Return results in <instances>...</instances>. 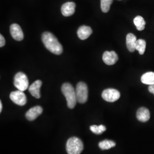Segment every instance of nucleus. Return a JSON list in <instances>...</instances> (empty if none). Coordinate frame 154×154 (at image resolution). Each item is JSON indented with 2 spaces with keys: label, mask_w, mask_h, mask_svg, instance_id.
I'll use <instances>...</instances> for the list:
<instances>
[{
  "label": "nucleus",
  "mask_w": 154,
  "mask_h": 154,
  "mask_svg": "<svg viewBox=\"0 0 154 154\" xmlns=\"http://www.w3.org/2000/svg\"><path fill=\"white\" fill-rule=\"evenodd\" d=\"M42 41L45 48L56 55H60L63 51L62 46L58 40L50 32H45L42 35Z\"/></svg>",
  "instance_id": "nucleus-1"
},
{
  "label": "nucleus",
  "mask_w": 154,
  "mask_h": 154,
  "mask_svg": "<svg viewBox=\"0 0 154 154\" xmlns=\"http://www.w3.org/2000/svg\"><path fill=\"white\" fill-rule=\"evenodd\" d=\"M61 90L66 98L67 107L72 109L75 107L77 103L76 92L74 88L69 83H65L62 86Z\"/></svg>",
  "instance_id": "nucleus-2"
},
{
  "label": "nucleus",
  "mask_w": 154,
  "mask_h": 154,
  "mask_svg": "<svg viewBox=\"0 0 154 154\" xmlns=\"http://www.w3.org/2000/svg\"><path fill=\"white\" fill-rule=\"evenodd\" d=\"M83 149L82 140L77 137H72L66 143V151L68 154H80Z\"/></svg>",
  "instance_id": "nucleus-3"
},
{
  "label": "nucleus",
  "mask_w": 154,
  "mask_h": 154,
  "mask_svg": "<svg viewBox=\"0 0 154 154\" xmlns=\"http://www.w3.org/2000/svg\"><path fill=\"white\" fill-rule=\"evenodd\" d=\"M76 96L77 102L79 103H85L88 99V88L86 83L80 82L76 87Z\"/></svg>",
  "instance_id": "nucleus-4"
},
{
  "label": "nucleus",
  "mask_w": 154,
  "mask_h": 154,
  "mask_svg": "<svg viewBox=\"0 0 154 154\" xmlns=\"http://www.w3.org/2000/svg\"><path fill=\"white\" fill-rule=\"evenodd\" d=\"M14 86L18 90L24 91L29 88V80L28 77L22 72L17 73L14 78Z\"/></svg>",
  "instance_id": "nucleus-5"
},
{
  "label": "nucleus",
  "mask_w": 154,
  "mask_h": 154,
  "mask_svg": "<svg viewBox=\"0 0 154 154\" xmlns=\"http://www.w3.org/2000/svg\"><path fill=\"white\" fill-rule=\"evenodd\" d=\"M121 94L119 91L114 88H107L105 90L102 94V97L106 101L114 102L119 99Z\"/></svg>",
  "instance_id": "nucleus-6"
},
{
  "label": "nucleus",
  "mask_w": 154,
  "mask_h": 154,
  "mask_svg": "<svg viewBox=\"0 0 154 154\" xmlns=\"http://www.w3.org/2000/svg\"><path fill=\"white\" fill-rule=\"evenodd\" d=\"M10 98L15 104L19 106H24L27 102L26 95L20 90L11 92L10 94Z\"/></svg>",
  "instance_id": "nucleus-7"
},
{
  "label": "nucleus",
  "mask_w": 154,
  "mask_h": 154,
  "mask_svg": "<svg viewBox=\"0 0 154 154\" xmlns=\"http://www.w3.org/2000/svg\"><path fill=\"white\" fill-rule=\"evenodd\" d=\"M102 60L107 65H114L118 60V56L115 51H106L103 54Z\"/></svg>",
  "instance_id": "nucleus-8"
},
{
  "label": "nucleus",
  "mask_w": 154,
  "mask_h": 154,
  "mask_svg": "<svg viewBox=\"0 0 154 154\" xmlns=\"http://www.w3.org/2000/svg\"><path fill=\"white\" fill-rule=\"evenodd\" d=\"M42 108L41 106H37L28 110L25 114V117L28 121H33L42 113Z\"/></svg>",
  "instance_id": "nucleus-9"
},
{
  "label": "nucleus",
  "mask_w": 154,
  "mask_h": 154,
  "mask_svg": "<svg viewBox=\"0 0 154 154\" xmlns=\"http://www.w3.org/2000/svg\"><path fill=\"white\" fill-rule=\"evenodd\" d=\"M11 34V36L15 40L20 41H22L23 39V33L22 32V29L20 25L16 23H13L11 26L10 28Z\"/></svg>",
  "instance_id": "nucleus-10"
},
{
  "label": "nucleus",
  "mask_w": 154,
  "mask_h": 154,
  "mask_svg": "<svg viewBox=\"0 0 154 154\" xmlns=\"http://www.w3.org/2000/svg\"><path fill=\"white\" fill-rule=\"evenodd\" d=\"M75 9V4L73 2H67L61 7V12L65 17L71 16Z\"/></svg>",
  "instance_id": "nucleus-11"
},
{
  "label": "nucleus",
  "mask_w": 154,
  "mask_h": 154,
  "mask_svg": "<svg viewBox=\"0 0 154 154\" xmlns=\"http://www.w3.org/2000/svg\"><path fill=\"white\" fill-rule=\"evenodd\" d=\"M42 82L40 80H37L33 83L29 88V91L32 95L37 99H39L41 97L40 88L42 86Z\"/></svg>",
  "instance_id": "nucleus-12"
},
{
  "label": "nucleus",
  "mask_w": 154,
  "mask_h": 154,
  "mask_svg": "<svg viewBox=\"0 0 154 154\" xmlns=\"http://www.w3.org/2000/svg\"><path fill=\"white\" fill-rule=\"evenodd\" d=\"M92 33H93V30L89 26L83 25L79 27L78 29L77 35L79 38L82 40H85L88 38Z\"/></svg>",
  "instance_id": "nucleus-13"
},
{
  "label": "nucleus",
  "mask_w": 154,
  "mask_h": 154,
  "mask_svg": "<svg viewBox=\"0 0 154 154\" xmlns=\"http://www.w3.org/2000/svg\"><path fill=\"white\" fill-rule=\"evenodd\" d=\"M137 118L138 121L142 122H146L150 118V113L149 110L146 107H140L137 112Z\"/></svg>",
  "instance_id": "nucleus-14"
},
{
  "label": "nucleus",
  "mask_w": 154,
  "mask_h": 154,
  "mask_svg": "<svg viewBox=\"0 0 154 154\" xmlns=\"http://www.w3.org/2000/svg\"><path fill=\"white\" fill-rule=\"evenodd\" d=\"M137 41V37L133 34L129 33L127 34L126 37V45L129 51L134 52L135 51Z\"/></svg>",
  "instance_id": "nucleus-15"
},
{
  "label": "nucleus",
  "mask_w": 154,
  "mask_h": 154,
  "mask_svg": "<svg viewBox=\"0 0 154 154\" xmlns=\"http://www.w3.org/2000/svg\"><path fill=\"white\" fill-rule=\"evenodd\" d=\"M141 81L145 85H154V72H148L144 74L141 77Z\"/></svg>",
  "instance_id": "nucleus-16"
},
{
  "label": "nucleus",
  "mask_w": 154,
  "mask_h": 154,
  "mask_svg": "<svg viewBox=\"0 0 154 154\" xmlns=\"http://www.w3.org/2000/svg\"><path fill=\"white\" fill-rule=\"evenodd\" d=\"M134 23L138 30L142 31L144 29L146 22L142 17L140 16L136 17L134 20Z\"/></svg>",
  "instance_id": "nucleus-17"
},
{
  "label": "nucleus",
  "mask_w": 154,
  "mask_h": 154,
  "mask_svg": "<svg viewBox=\"0 0 154 154\" xmlns=\"http://www.w3.org/2000/svg\"><path fill=\"white\" fill-rule=\"evenodd\" d=\"M116 145V143L114 141L110 140H105L99 143V148L102 150L109 149L115 147Z\"/></svg>",
  "instance_id": "nucleus-18"
},
{
  "label": "nucleus",
  "mask_w": 154,
  "mask_h": 154,
  "mask_svg": "<svg viewBox=\"0 0 154 154\" xmlns=\"http://www.w3.org/2000/svg\"><path fill=\"white\" fill-rule=\"evenodd\" d=\"M146 42L144 39H139L137 40L135 45V50H138L139 53L140 55H143L144 53V51L146 50Z\"/></svg>",
  "instance_id": "nucleus-19"
},
{
  "label": "nucleus",
  "mask_w": 154,
  "mask_h": 154,
  "mask_svg": "<svg viewBox=\"0 0 154 154\" xmlns=\"http://www.w3.org/2000/svg\"><path fill=\"white\" fill-rule=\"evenodd\" d=\"M112 1L113 0H100V7L103 12L107 13L109 11Z\"/></svg>",
  "instance_id": "nucleus-20"
},
{
  "label": "nucleus",
  "mask_w": 154,
  "mask_h": 154,
  "mask_svg": "<svg viewBox=\"0 0 154 154\" xmlns=\"http://www.w3.org/2000/svg\"><path fill=\"white\" fill-rule=\"evenodd\" d=\"M90 129L92 132L97 135L101 134L102 133H103L106 130V127L103 125H99V126L93 125L90 126Z\"/></svg>",
  "instance_id": "nucleus-21"
},
{
  "label": "nucleus",
  "mask_w": 154,
  "mask_h": 154,
  "mask_svg": "<svg viewBox=\"0 0 154 154\" xmlns=\"http://www.w3.org/2000/svg\"><path fill=\"white\" fill-rule=\"evenodd\" d=\"M5 44V39L4 37L2 36V35H0V47L2 48Z\"/></svg>",
  "instance_id": "nucleus-22"
},
{
  "label": "nucleus",
  "mask_w": 154,
  "mask_h": 154,
  "mask_svg": "<svg viewBox=\"0 0 154 154\" xmlns=\"http://www.w3.org/2000/svg\"><path fill=\"white\" fill-rule=\"evenodd\" d=\"M149 91L151 93L153 94L154 95V85L149 86Z\"/></svg>",
  "instance_id": "nucleus-23"
},
{
  "label": "nucleus",
  "mask_w": 154,
  "mask_h": 154,
  "mask_svg": "<svg viewBox=\"0 0 154 154\" xmlns=\"http://www.w3.org/2000/svg\"><path fill=\"white\" fill-rule=\"evenodd\" d=\"M2 103L1 101H0V112H1L2 111Z\"/></svg>",
  "instance_id": "nucleus-24"
}]
</instances>
